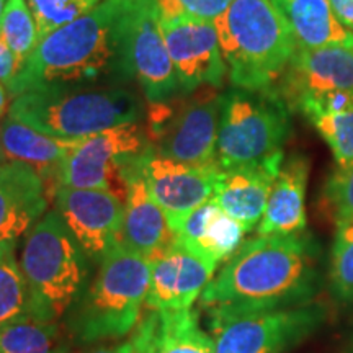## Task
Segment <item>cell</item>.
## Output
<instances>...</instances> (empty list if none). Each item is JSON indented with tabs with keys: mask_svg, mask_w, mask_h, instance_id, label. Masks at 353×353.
Segmentation results:
<instances>
[{
	"mask_svg": "<svg viewBox=\"0 0 353 353\" xmlns=\"http://www.w3.org/2000/svg\"><path fill=\"white\" fill-rule=\"evenodd\" d=\"M223 95L210 94L185 105L157 136L154 149L192 165H218V132Z\"/></svg>",
	"mask_w": 353,
	"mask_h": 353,
	"instance_id": "cell-13",
	"label": "cell"
},
{
	"mask_svg": "<svg viewBox=\"0 0 353 353\" xmlns=\"http://www.w3.org/2000/svg\"><path fill=\"white\" fill-rule=\"evenodd\" d=\"M136 353H138V352H136Z\"/></svg>",
	"mask_w": 353,
	"mask_h": 353,
	"instance_id": "cell-41",
	"label": "cell"
},
{
	"mask_svg": "<svg viewBox=\"0 0 353 353\" xmlns=\"http://www.w3.org/2000/svg\"><path fill=\"white\" fill-rule=\"evenodd\" d=\"M312 125L329 144L339 167L353 164V108L337 114L312 118Z\"/></svg>",
	"mask_w": 353,
	"mask_h": 353,
	"instance_id": "cell-30",
	"label": "cell"
},
{
	"mask_svg": "<svg viewBox=\"0 0 353 353\" xmlns=\"http://www.w3.org/2000/svg\"><path fill=\"white\" fill-rule=\"evenodd\" d=\"M172 232L176 244L218 267L244 244L247 229L210 200L180 221Z\"/></svg>",
	"mask_w": 353,
	"mask_h": 353,
	"instance_id": "cell-20",
	"label": "cell"
},
{
	"mask_svg": "<svg viewBox=\"0 0 353 353\" xmlns=\"http://www.w3.org/2000/svg\"><path fill=\"white\" fill-rule=\"evenodd\" d=\"M2 156L3 154H2V151H0V164H2Z\"/></svg>",
	"mask_w": 353,
	"mask_h": 353,
	"instance_id": "cell-39",
	"label": "cell"
},
{
	"mask_svg": "<svg viewBox=\"0 0 353 353\" xmlns=\"http://www.w3.org/2000/svg\"><path fill=\"white\" fill-rule=\"evenodd\" d=\"M149 193L161 206L172 231L180 221L213 198L219 165H192L159 154L151 144L136 161Z\"/></svg>",
	"mask_w": 353,
	"mask_h": 353,
	"instance_id": "cell-10",
	"label": "cell"
},
{
	"mask_svg": "<svg viewBox=\"0 0 353 353\" xmlns=\"http://www.w3.org/2000/svg\"><path fill=\"white\" fill-rule=\"evenodd\" d=\"M214 26L236 88L272 87L298 50L293 30L273 0H232Z\"/></svg>",
	"mask_w": 353,
	"mask_h": 353,
	"instance_id": "cell-4",
	"label": "cell"
},
{
	"mask_svg": "<svg viewBox=\"0 0 353 353\" xmlns=\"http://www.w3.org/2000/svg\"><path fill=\"white\" fill-rule=\"evenodd\" d=\"M309 167V161L301 154L285 159L272 185L263 218L257 226L259 236H283L304 231Z\"/></svg>",
	"mask_w": 353,
	"mask_h": 353,
	"instance_id": "cell-22",
	"label": "cell"
},
{
	"mask_svg": "<svg viewBox=\"0 0 353 353\" xmlns=\"http://www.w3.org/2000/svg\"><path fill=\"white\" fill-rule=\"evenodd\" d=\"M54 210L92 262L99 265L121 241L125 201L110 190L56 187Z\"/></svg>",
	"mask_w": 353,
	"mask_h": 353,
	"instance_id": "cell-11",
	"label": "cell"
},
{
	"mask_svg": "<svg viewBox=\"0 0 353 353\" xmlns=\"http://www.w3.org/2000/svg\"><path fill=\"white\" fill-rule=\"evenodd\" d=\"M136 0H103L38 43L23 63L19 97L41 87H123L136 81L131 30Z\"/></svg>",
	"mask_w": 353,
	"mask_h": 353,
	"instance_id": "cell-2",
	"label": "cell"
},
{
	"mask_svg": "<svg viewBox=\"0 0 353 353\" xmlns=\"http://www.w3.org/2000/svg\"><path fill=\"white\" fill-rule=\"evenodd\" d=\"M151 144L139 123L83 138L61 164L56 174V187L110 190L117 193L114 187L121 183L126 190L125 172Z\"/></svg>",
	"mask_w": 353,
	"mask_h": 353,
	"instance_id": "cell-9",
	"label": "cell"
},
{
	"mask_svg": "<svg viewBox=\"0 0 353 353\" xmlns=\"http://www.w3.org/2000/svg\"><path fill=\"white\" fill-rule=\"evenodd\" d=\"M48 211V187L33 167L7 161L0 164V249L19 244Z\"/></svg>",
	"mask_w": 353,
	"mask_h": 353,
	"instance_id": "cell-17",
	"label": "cell"
},
{
	"mask_svg": "<svg viewBox=\"0 0 353 353\" xmlns=\"http://www.w3.org/2000/svg\"><path fill=\"white\" fill-rule=\"evenodd\" d=\"M0 353H69L59 322L20 321L0 329Z\"/></svg>",
	"mask_w": 353,
	"mask_h": 353,
	"instance_id": "cell-25",
	"label": "cell"
},
{
	"mask_svg": "<svg viewBox=\"0 0 353 353\" xmlns=\"http://www.w3.org/2000/svg\"><path fill=\"white\" fill-rule=\"evenodd\" d=\"M283 161L285 156H280L262 165L219 170L211 200L247 232L252 231L263 218L272 185Z\"/></svg>",
	"mask_w": 353,
	"mask_h": 353,
	"instance_id": "cell-18",
	"label": "cell"
},
{
	"mask_svg": "<svg viewBox=\"0 0 353 353\" xmlns=\"http://www.w3.org/2000/svg\"><path fill=\"white\" fill-rule=\"evenodd\" d=\"M94 265L57 211H46L25 234L20 255L32 321L64 319L90 283Z\"/></svg>",
	"mask_w": 353,
	"mask_h": 353,
	"instance_id": "cell-5",
	"label": "cell"
},
{
	"mask_svg": "<svg viewBox=\"0 0 353 353\" xmlns=\"http://www.w3.org/2000/svg\"><path fill=\"white\" fill-rule=\"evenodd\" d=\"M82 353H136V345L134 341L130 337L128 342L114 343V345H107V347H97L94 350H87Z\"/></svg>",
	"mask_w": 353,
	"mask_h": 353,
	"instance_id": "cell-36",
	"label": "cell"
},
{
	"mask_svg": "<svg viewBox=\"0 0 353 353\" xmlns=\"http://www.w3.org/2000/svg\"><path fill=\"white\" fill-rule=\"evenodd\" d=\"M38 26L39 41L99 7L103 0H26Z\"/></svg>",
	"mask_w": 353,
	"mask_h": 353,
	"instance_id": "cell-28",
	"label": "cell"
},
{
	"mask_svg": "<svg viewBox=\"0 0 353 353\" xmlns=\"http://www.w3.org/2000/svg\"><path fill=\"white\" fill-rule=\"evenodd\" d=\"M26 319H32V306L15 249H0V329Z\"/></svg>",
	"mask_w": 353,
	"mask_h": 353,
	"instance_id": "cell-26",
	"label": "cell"
},
{
	"mask_svg": "<svg viewBox=\"0 0 353 353\" xmlns=\"http://www.w3.org/2000/svg\"><path fill=\"white\" fill-rule=\"evenodd\" d=\"M329 213L335 223H352L353 221V164L339 167L325 185L324 193Z\"/></svg>",
	"mask_w": 353,
	"mask_h": 353,
	"instance_id": "cell-31",
	"label": "cell"
},
{
	"mask_svg": "<svg viewBox=\"0 0 353 353\" xmlns=\"http://www.w3.org/2000/svg\"><path fill=\"white\" fill-rule=\"evenodd\" d=\"M353 108V90L327 92L311 99H304L298 105V110L306 114L309 120L321 114H337Z\"/></svg>",
	"mask_w": 353,
	"mask_h": 353,
	"instance_id": "cell-33",
	"label": "cell"
},
{
	"mask_svg": "<svg viewBox=\"0 0 353 353\" xmlns=\"http://www.w3.org/2000/svg\"><path fill=\"white\" fill-rule=\"evenodd\" d=\"M21 69H23V63L13 54L8 44L0 38V83H3V87L7 88L10 99H15L17 95Z\"/></svg>",
	"mask_w": 353,
	"mask_h": 353,
	"instance_id": "cell-34",
	"label": "cell"
},
{
	"mask_svg": "<svg viewBox=\"0 0 353 353\" xmlns=\"http://www.w3.org/2000/svg\"><path fill=\"white\" fill-rule=\"evenodd\" d=\"M330 286L341 301H353V221L337 224L330 257Z\"/></svg>",
	"mask_w": 353,
	"mask_h": 353,
	"instance_id": "cell-29",
	"label": "cell"
},
{
	"mask_svg": "<svg viewBox=\"0 0 353 353\" xmlns=\"http://www.w3.org/2000/svg\"><path fill=\"white\" fill-rule=\"evenodd\" d=\"M319 247L309 234L244 241L200 296L210 316L311 304L319 291Z\"/></svg>",
	"mask_w": 353,
	"mask_h": 353,
	"instance_id": "cell-1",
	"label": "cell"
},
{
	"mask_svg": "<svg viewBox=\"0 0 353 353\" xmlns=\"http://www.w3.org/2000/svg\"><path fill=\"white\" fill-rule=\"evenodd\" d=\"M131 59L136 81L151 103H162L180 92L161 30L156 0H136L131 30Z\"/></svg>",
	"mask_w": 353,
	"mask_h": 353,
	"instance_id": "cell-15",
	"label": "cell"
},
{
	"mask_svg": "<svg viewBox=\"0 0 353 353\" xmlns=\"http://www.w3.org/2000/svg\"><path fill=\"white\" fill-rule=\"evenodd\" d=\"M151 280L145 309L182 311L192 309L216 275V265L206 262L174 241L149 260Z\"/></svg>",
	"mask_w": 353,
	"mask_h": 353,
	"instance_id": "cell-14",
	"label": "cell"
},
{
	"mask_svg": "<svg viewBox=\"0 0 353 353\" xmlns=\"http://www.w3.org/2000/svg\"><path fill=\"white\" fill-rule=\"evenodd\" d=\"M6 6H7V0H0V21H2V15H3V10H6Z\"/></svg>",
	"mask_w": 353,
	"mask_h": 353,
	"instance_id": "cell-38",
	"label": "cell"
},
{
	"mask_svg": "<svg viewBox=\"0 0 353 353\" xmlns=\"http://www.w3.org/2000/svg\"><path fill=\"white\" fill-rule=\"evenodd\" d=\"M144 103L125 87H41L15 97L8 114L44 134L83 139L139 123Z\"/></svg>",
	"mask_w": 353,
	"mask_h": 353,
	"instance_id": "cell-6",
	"label": "cell"
},
{
	"mask_svg": "<svg viewBox=\"0 0 353 353\" xmlns=\"http://www.w3.org/2000/svg\"><path fill=\"white\" fill-rule=\"evenodd\" d=\"M162 17H188V19L214 21L228 10L232 0H156Z\"/></svg>",
	"mask_w": 353,
	"mask_h": 353,
	"instance_id": "cell-32",
	"label": "cell"
},
{
	"mask_svg": "<svg viewBox=\"0 0 353 353\" xmlns=\"http://www.w3.org/2000/svg\"><path fill=\"white\" fill-rule=\"evenodd\" d=\"M0 38L25 63L39 43L38 26L26 0H7L0 21Z\"/></svg>",
	"mask_w": 353,
	"mask_h": 353,
	"instance_id": "cell-27",
	"label": "cell"
},
{
	"mask_svg": "<svg viewBox=\"0 0 353 353\" xmlns=\"http://www.w3.org/2000/svg\"><path fill=\"white\" fill-rule=\"evenodd\" d=\"M82 139H64L44 134L7 114L0 123V151L8 161L23 162L56 188V174Z\"/></svg>",
	"mask_w": 353,
	"mask_h": 353,
	"instance_id": "cell-23",
	"label": "cell"
},
{
	"mask_svg": "<svg viewBox=\"0 0 353 353\" xmlns=\"http://www.w3.org/2000/svg\"><path fill=\"white\" fill-rule=\"evenodd\" d=\"M329 3L339 21L353 32V0H329Z\"/></svg>",
	"mask_w": 353,
	"mask_h": 353,
	"instance_id": "cell-35",
	"label": "cell"
},
{
	"mask_svg": "<svg viewBox=\"0 0 353 353\" xmlns=\"http://www.w3.org/2000/svg\"><path fill=\"white\" fill-rule=\"evenodd\" d=\"M161 30L180 92L190 94L201 85H223L228 68L213 21L161 15Z\"/></svg>",
	"mask_w": 353,
	"mask_h": 353,
	"instance_id": "cell-12",
	"label": "cell"
},
{
	"mask_svg": "<svg viewBox=\"0 0 353 353\" xmlns=\"http://www.w3.org/2000/svg\"><path fill=\"white\" fill-rule=\"evenodd\" d=\"M151 263L123 241L101 259L97 273L63 319L74 345L117 341L134 330L145 306Z\"/></svg>",
	"mask_w": 353,
	"mask_h": 353,
	"instance_id": "cell-3",
	"label": "cell"
},
{
	"mask_svg": "<svg viewBox=\"0 0 353 353\" xmlns=\"http://www.w3.org/2000/svg\"><path fill=\"white\" fill-rule=\"evenodd\" d=\"M288 134V105L280 92L268 87L224 94L218 132L219 169L262 165L285 156Z\"/></svg>",
	"mask_w": 353,
	"mask_h": 353,
	"instance_id": "cell-7",
	"label": "cell"
},
{
	"mask_svg": "<svg viewBox=\"0 0 353 353\" xmlns=\"http://www.w3.org/2000/svg\"><path fill=\"white\" fill-rule=\"evenodd\" d=\"M8 92L7 88L3 87V83H0V120H3L6 118V113H7V108H8Z\"/></svg>",
	"mask_w": 353,
	"mask_h": 353,
	"instance_id": "cell-37",
	"label": "cell"
},
{
	"mask_svg": "<svg viewBox=\"0 0 353 353\" xmlns=\"http://www.w3.org/2000/svg\"><path fill=\"white\" fill-rule=\"evenodd\" d=\"M335 90H353V51L298 48L281 76L280 95L286 105L298 108L304 99Z\"/></svg>",
	"mask_w": 353,
	"mask_h": 353,
	"instance_id": "cell-16",
	"label": "cell"
},
{
	"mask_svg": "<svg viewBox=\"0 0 353 353\" xmlns=\"http://www.w3.org/2000/svg\"><path fill=\"white\" fill-rule=\"evenodd\" d=\"M138 353H216L210 332L201 329L193 309L151 311L132 330Z\"/></svg>",
	"mask_w": 353,
	"mask_h": 353,
	"instance_id": "cell-21",
	"label": "cell"
},
{
	"mask_svg": "<svg viewBox=\"0 0 353 353\" xmlns=\"http://www.w3.org/2000/svg\"><path fill=\"white\" fill-rule=\"evenodd\" d=\"M293 30L298 48H345L353 51V32L332 12L329 0H273Z\"/></svg>",
	"mask_w": 353,
	"mask_h": 353,
	"instance_id": "cell-24",
	"label": "cell"
},
{
	"mask_svg": "<svg viewBox=\"0 0 353 353\" xmlns=\"http://www.w3.org/2000/svg\"><path fill=\"white\" fill-rule=\"evenodd\" d=\"M325 309L317 304L210 316L216 353H285L319 329Z\"/></svg>",
	"mask_w": 353,
	"mask_h": 353,
	"instance_id": "cell-8",
	"label": "cell"
},
{
	"mask_svg": "<svg viewBox=\"0 0 353 353\" xmlns=\"http://www.w3.org/2000/svg\"><path fill=\"white\" fill-rule=\"evenodd\" d=\"M125 219L121 241L131 250L151 260L174 242V232L161 206L149 193L136 162L125 172Z\"/></svg>",
	"mask_w": 353,
	"mask_h": 353,
	"instance_id": "cell-19",
	"label": "cell"
},
{
	"mask_svg": "<svg viewBox=\"0 0 353 353\" xmlns=\"http://www.w3.org/2000/svg\"><path fill=\"white\" fill-rule=\"evenodd\" d=\"M352 353H353V348H352Z\"/></svg>",
	"mask_w": 353,
	"mask_h": 353,
	"instance_id": "cell-40",
	"label": "cell"
}]
</instances>
